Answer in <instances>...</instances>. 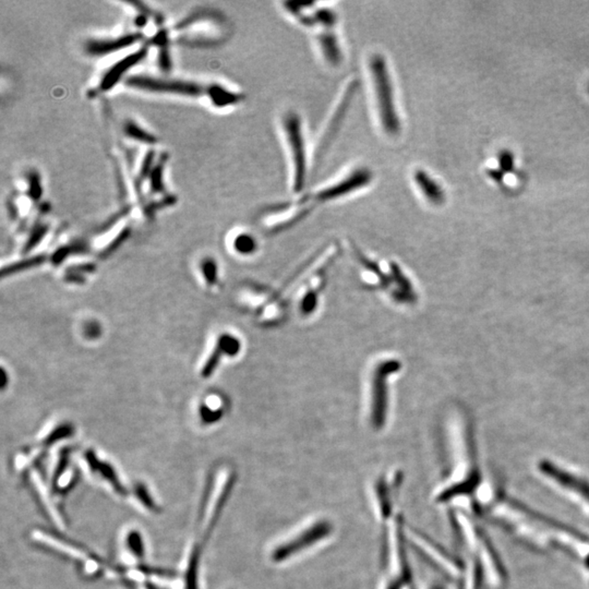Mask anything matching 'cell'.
Returning a JSON list of instances; mask_svg holds the SVG:
<instances>
[{
  "mask_svg": "<svg viewBox=\"0 0 589 589\" xmlns=\"http://www.w3.org/2000/svg\"><path fill=\"white\" fill-rule=\"evenodd\" d=\"M539 469L548 478L552 479L556 485L563 488L564 491H569L573 496H576L579 502L585 503L587 506V512L589 513V481L587 479L583 478L577 474L565 471L549 460L540 462Z\"/></svg>",
  "mask_w": 589,
  "mask_h": 589,
  "instance_id": "6",
  "label": "cell"
},
{
  "mask_svg": "<svg viewBox=\"0 0 589 589\" xmlns=\"http://www.w3.org/2000/svg\"><path fill=\"white\" fill-rule=\"evenodd\" d=\"M204 270L205 272H207V274H208L207 277L209 278V282L212 283L215 278V266L214 264H213V261H208V262H207V264L204 266Z\"/></svg>",
  "mask_w": 589,
  "mask_h": 589,
  "instance_id": "23",
  "label": "cell"
},
{
  "mask_svg": "<svg viewBox=\"0 0 589 589\" xmlns=\"http://www.w3.org/2000/svg\"><path fill=\"white\" fill-rule=\"evenodd\" d=\"M319 45L324 58L332 66H337L341 60V49L335 34L326 31L320 34Z\"/></svg>",
  "mask_w": 589,
  "mask_h": 589,
  "instance_id": "14",
  "label": "cell"
},
{
  "mask_svg": "<svg viewBox=\"0 0 589 589\" xmlns=\"http://www.w3.org/2000/svg\"><path fill=\"white\" fill-rule=\"evenodd\" d=\"M29 195H30L33 200H38L42 195V186H41V180H40V177H38V172H31L29 175V189H28Z\"/></svg>",
  "mask_w": 589,
  "mask_h": 589,
  "instance_id": "19",
  "label": "cell"
},
{
  "mask_svg": "<svg viewBox=\"0 0 589 589\" xmlns=\"http://www.w3.org/2000/svg\"><path fill=\"white\" fill-rule=\"evenodd\" d=\"M140 38H141L140 34H127L120 38H108V40H93L86 44V51L90 55H107V54L114 53V51L134 45L139 41Z\"/></svg>",
  "mask_w": 589,
  "mask_h": 589,
  "instance_id": "11",
  "label": "cell"
},
{
  "mask_svg": "<svg viewBox=\"0 0 589 589\" xmlns=\"http://www.w3.org/2000/svg\"><path fill=\"white\" fill-rule=\"evenodd\" d=\"M371 179L372 174L369 170L360 168V170H354L352 174L348 175L341 181L320 190L312 197H308V199L309 201L316 203L331 202V201L337 200L339 197L350 195L356 190L366 187V186L369 185Z\"/></svg>",
  "mask_w": 589,
  "mask_h": 589,
  "instance_id": "8",
  "label": "cell"
},
{
  "mask_svg": "<svg viewBox=\"0 0 589 589\" xmlns=\"http://www.w3.org/2000/svg\"><path fill=\"white\" fill-rule=\"evenodd\" d=\"M239 348H241V344H239L237 339L229 337V335L223 337L220 339V341H218V346L215 348V352L213 353L212 357H211L208 364L205 366L204 370H203L204 377H209V375L212 373L213 370L215 369V366H216L218 362H220V357L223 353H227L229 355L237 354L239 352Z\"/></svg>",
  "mask_w": 589,
  "mask_h": 589,
  "instance_id": "13",
  "label": "cell"
},
{
  "mask_svg": "<svg viewBox=\"0 0 589 589\" xmlns=\"http://www.w3.org/2000/svg\"><path fill=\"white\" fill-rule=\"evenodd\" d=\"M207 92H208L209 97H210L213 104L218 107L235 105L243 99V95H241V94L230 91V90L226 89L220 84H212V86H208Z\"/></svg>",
  "mask_w": 589,
  "mask_h": 589,
  "instance_id": "15",
  "label": "cell"
},
{
  "mask_svg": "<svg viewBox=\"0 0 589 589\" xmlns=\"http://www.w3.org/2000/svg\"><path fill=\"white\" fill-rule=\"evenodd\" d=\"M160 66L162 67L163 70L164 71H170V54H168V51H167L166 47L161 51L160 54Z\"/></svg>",
  "mask_w": 589,
  "mask_h": 589,
  "instance_id": "22",
  "label": "cell"
},
{
  "mask_svg": "<svg viewBox=\"0 0 589 589\" xmlns=\"http://www.w3.org/2000/svg\"><path fill=\"white\" fill-rule=\"evenodd\" d=\"M402 369L396 358H385L378 362L370 372L369 420L372 428L385 427L389 414V379Z\"/></svg>",
  "mask_w": 589,
  "mask_h": 589,
  "instance_id": "3",
  "label": "cell"
},
{
  "mask_svg": "<svg viewBox=\"0 0 589 589\" xmlns=\"http://www.w3.org/2000/svg\"><path fill=\"white\" fill-rule=\"evenodd\" d=\"M333 523L326 519H316L309 522L293 534L286 537L272 548L270 560L275 564L285 563L293 558L308 551L323 542L333 535Z\"/></svg>",
  "mask_w": 589,
  "mask_h": 589,
  "instance_id": "2",
  "label": "cell"
},
{
  "mask_svg": "<svg viewBox=\"0 0 589 589\" xmlns=\"http://www.w3.org/2000/svg\"><path fill=\"white\" fill-rule=\"evenodd\" d=\"M234 245H235V249L238 252L243 253V255H249V253L256 251L257 241L249 234H241L234 241Z\"/></svg>",
  "mask_w": 589,
  "mask_h": 589,
  "instance_id": "17",
  "label": "cell"
},
{
  "mask_svg": "<svg viewBox=\"0 0 589 589\" xmlns=\"http://www.w3.org/2000/svg\"><path fill=\"white\" fill-rule=\"evenodd\" d=\"M284 129L291 147L293 167V190L299 193L305 186L307 177V154L300 117L289 113L284 118Z\"/></svg>",
  "mask_w": 589,
  "mask_h": 589,
  "instance_id": "4",
  "label": "cell"
},
{
  "mask_svg": "<svg viewBox=\"0 0 589 589\" xmlns=\"http://www.w3.org/2000/svg\"><path fill=\"white\" fill-rule=\"evenodd\" d=\"M153 161H154V153L150 152L142 163L141 175H140L141 177H147V175L152 172Z\"/></svg>",
  "mask_w": 589,
  "mask_h": 589,
  "instance_id": "21",
  "label": "cell"
},
{
  "mask_svg": "<svg viewBox=\"0 0 589 589\" xmlns=\"http://www.w3.org/2000/svg\"><path fill=\"white\" fill-rule=\"evenodd\" d=\"M356 90L357 81L355 80V81L350 82L348 86H347V89L345 90L344 95L341 97L339 106L334 111L331 122H330L329 126L326 128L325 134H324L323 140H322V145H320V151L322 153H323L324 150L328 149L330 143H331V140L333 139L334 136H335L337 130H339V126H341V122H343V119H344L345 115H346L347 109H348L349 105H350L353 99H354Z\"/></svg>",
  "mask_w": 589,
  "mask_h": 589,
  "instance_id": "10",
  "label": "cell"
},
{
  "mask_svg": "<svg viewBox=\"0 0 589 589\" xmlns=\"http://www.w3.org/2000/svg\"><path fill=\"white\" fill-rule=\"evenodd\" d=\"M163 170H164V159L159 164L153 167L151 172V190L153 193H162L164 191V184H163Z\"/></svg>",
  "mask_w": 589,
  "mask_h": 589,
  "instance_id": "18",
  "label": "cell"
},
{
  "mask_svg": "<svg viewBox=\"0 0 589 589\" xmlns=\"http://www.w3.org/2000/svg\"><path fill=\"white\" fill-rule=\"evenodd\" d=\"M369 67L382 128L389 136H396L400 134L401 122L387 60L380 54H375L370 58Z\"/></svg>",
  "mask_w": 589,
  "mask_h": 589,
  "instance_id": "1",
  "label": "cell"
},
{
  "mask_svg": "<svg viewBox=\"0 0 589 589\" xmlns=\"http://www.w3.org/2000/svg\"><path fill=\"white\" fill-rule=\"evenodd\" d=\"M326 273L328 268H323L308 276L291 295V300L295 301L297 312L302 318L312 316L319 307L320 296L325 287Z\"/></svg>",
  "mask_w": 589,
  "mask_h": 589,
  "instance_id": "5",
  "label": "cell"
},
{
  "mask_svg": "<svg viewBox=\"0 0 589 589\" xmlns=\"http://www.w3.org/2000/svg\"><path fill=\"white\" fill-rule=\"evenodd\" d=\"M124 132H126L128 137L137 140V141L147 143V145H153V143L156 142V138L153 134H149V132L142 129L141 127L138 126L134 122H128L124 124Z\"/></svg>",
  "mask_w": 589,
  "mask_h": 589,
  "instance_id": "16",
  "label": "cell"
},
{
  "mask_svg": "<svg viewBox=\"0 0 589 589\" xmlns=\"http://www.w3.org/2000/svg\"><path fill=\"white\" fill-rule=\"evenodd\" d=\"M414 180L423 197L431 204L440 205L444 202V191L442 187L427 172L416 170L414 172Z\"/></svg>",
  "mask_w": 589,
  "mask_h": 589,
  "instance_id": "12",
  "label": "cell"
},
{
  "mask_svg": "<svg viewBox=\"0 0 589 589\" xmlns=\"http://www.w3.org/2000/svg\"><path fill=\"white\" fill-rule=\"evenodd\" d=\"M128 86L145 91L160 92V93L181 94L197 97L205 92L202 86L195 82L170 80V79H155L151 76H134L127 80Z\"/></svg>",
  "mask_w": 589,
  "mask_h": 589,
  "instance_id": "7",
  "label": "cell"
},
{
  "mask_svg": "<svg viewBox=\"0 0 589 589\" xmlns=\"http://www.w3.org/2000/svg\"><path fill=\"white\" fill-rule=\"evenodd\" d=\"M44 260V257H35V258L29 259V260L22 261L21 264H13L10 268H8V271H10V272H15V271H18L19 268H31V266H38V264H42V261Z\"/></svg>",
  "mask_w": 589,
  "mask_h": 589,
  "instance_id": "20",
  "label": "cell"
},
{
  "mask_svg": "<svg viewBox=\"0 0 589 589\" xmlns=\"http://www.w3.org/2000/svg\"><path fill=\"white\" fill-rule=\"evenodd\" d=\"M147 54V47H142V49H138L137 51L126 56L124 59L115 63L114 66L108 69V71H107L103 79H102L101 84H99V90L106 92L113 89L120 81V79L126 74L127 71L129 70L132 67L136 66V65H138L142 59H145Z\"/></svg>",
  "mask_w": 589,
  "mask_h": 589,
  "instance_id": "9",
  "label": "cell"
}]
</instances>
